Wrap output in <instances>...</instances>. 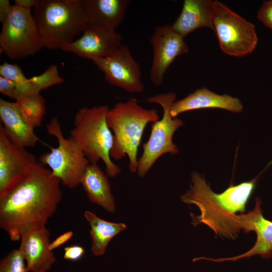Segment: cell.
Segmentation results:
<instances>
[{
	"mask_svg": "<svg viewBox=\"0 0 272 272\" xmlns=\"http://www.w3.org/2000/svg\"><path fill=\"white\" fill-rule=\"evenodd\" d=\"M60 183L37 162L0 194V227L11 241L46 227L62 199Z\"/></svg>",
	"mask_w": 272,
	"mask_h": 272,
	"instance_id": "6da1fadb",
	"label": "cell"
},
{
	"mask_svg": "<svg viewBox=\"0 0 272 272\" xmlns=\"http://www.w3.org/2000/svg\"><path fill=\"white\" fill-rule=\"evenodd\" d=\"M159 118L157 110L143 108L133 98L118 102L109 109L107 121L113 135L111 157L120 160L127 156L130 171L137 172L138 148L145 128Z\"/></svg>",
	"mask_w": 272,
	"mask_h": 272,
	"instance_id": "7a4b0ae2",
	"label": "cell"
},
{
	"mask_svg": "<svg viewBox=\"0 0 272 272\" xmlns=\"http://www.w3.org/2000/svg\"><path fill=\"white\" fill-rule=\"evenodd\" d=\"M32 15L49 49L73 42L88 24L80 0H38Z\"/></svg>",
	"mask_w": 272,
	"mask_h": 272,
	"instance_id": "3957f363",
	"label": "cell"
},
{
	"mask_svg": "<svg viewBox=\"0 0 272 272\" xmlns=\"http://www.w3.org/2000/svg\"><path fill=\"white\" fill-rule=\"evenodd\" d=\"M109 109L106 105L80 108L75 115L70 137L80 147L90 163L101 160L105 165L107 176L114 177L121 169L111 159L113 135L107 121Z\"/></svg>",
	"mask_w": 272,
	"mask_h": 272,
	"instance_id": "277c9868",
	"label": "cell"
},
{
	"mask_svg": "<svg viewBox=\"0 0 272 272\" xmlns=\"http://www.w3.org/2000/svg\"><path fill=\"white\" fill-rule=\"evenodd\" d=\"M46 131L55 137L58 142L56 147L42 154L38 162L47 165L61 183L70 189L80 184L83 175L90 163L80 147L71 137L65 138L58 119L54 117L46 125Z\"/></svg>",
	"mask_w": 272,
	"mask_h": 272,
	"instance_id": "5b68a950",
	"label": "cell"
},
{
	"mask_svg": "<svg viewBox=\"0 0 272 272\" xmlns=\"http://www.w3.org/2000/svg\"><path fill=\"white\" fill-rule=\"evenodd\" d=\"M176 98L175 93H167L155 95L147 99L148 103L161 106L163 115L161 119L152 123L149 140L143 145V153L138 160L137 170L140 177H144L163 155H175L179 152L178 147L173 142V137L184 122L179 118L172 117L170 113Z\"/></svg>",
	"mask_w": 272,
	"mask_h": 272,
	"instance_id": "8992f818",
	"label": "cell"
},
{
	"mask_svg": "<svg viewBox=\"0 0 272 272\" xmlns=\"http://www.w3.org/2000/svg\"><path fill=\"white\" fill-rule=\"evenodd\" d=\"M43 47L31 10L13 5L2 23L1 51L10 59L17 60L34 55Z\"/></svg>",
	"mask_w": 272,
	"mask_h": 272,
	"instance_id": "52a82bcc",
	"label": "cell"
},
{
	"mask_svg": "<svg viewBox=\"0 0 272 272\" xmlns=\"http://www.w3.org/2000/svg\"><path fill=\"white\" fill-rule=\"evenodd\" d=\"M214 31L226 54L240 57L252 53L258 37L254 24L218 1H214Z\"/></svg>",
	"mask_w": 272,
	"mask_h": 272,
	"instance_id": "ba28073f",
	"label": "cell"
},
{
	"mask_svg": "<svg viewBox=\"0 0 272 272\" xmlns=\"http://www.w3.org/2000/svg\"><path fill=\"white\" fill-rule=\"evenodd\" d=\"M93 62L103 72L105 80L110 85L130 93L144 91L140 65L127 45L122 44L110 55Z\"/></svg>",
	"mask_w": 272,
	"mask_h": 272,
	"instance_id": "9c48e42d",
	"label": "cell"
},
{
	"mask_svg": "<svg viewBox=\"0 0 272 272\" xmlns=\"http://www.w3.org/2000/svg\"><path fill=\"white\" fill-rule=\"evenodd\" d=\"M184 37L175 31L169 25L155 28L150 43L153 50L150 78L153 84L160 86L165 74L173 61L189 51Z\"/></svg>",
	"mask_w": 272,
	"mask_h": 272,
	"instance_id": "30bf717a",
	"label": "cell"
},
{
	"mask_svg": "<svg viewBox=\"0 0 272 272\" xmlns=\"http://www.w3.org/2000/svg\"><path fill=\"white\" fill-rule=\"evenodd\" d=\"M122 35L116 30L88 24L80 38L59 48L93 61L112 54L122 44Z\"/></svg>",
	"mask_w": 272,
	"mask_h": 272,
	"instance_id": "8fae6325",
	"label": "cell"
},
{
	"mask_svg": "<svg viewBox=\"0 0 272 272\" xmlns=\"http://www.w3.org/2000/svg\"><path fill=\"white\" fill-rule=\"evenodd\" d=\"M37 162L26 148L12 142L0 125V194Z\"/></svg>",
	"mask_w": 272,
	"mask_h": 272,
	"instance_id": "7c38bea8",
	"label": "cell"
},
{
	"mask_svg": "<svg viewBox=\"0 0 272 272\" xmlns=\"http://www.w3.org/2000/svg\"><path fill=\"white\" fill-rule=\"evenodd\" d=\"M50 235L45 227L22 236L19 248L26 262L27 272H46L55 262V257L49 248Z\"/></svg>",
	"mask_w": 272,
	"mask_h": 272,
	"instance_id": "4fadbf2b",
	"label": "cell"
},
{
	"mask_svg": "<svg viewBox=\"0 0 272 272\" xmlns=\"http://www.w3.org/2000/svg\"><path fill=\"white\" fill-rule=\"evenodd\" d=\"M203 108H220L240 113L243 106L237 98L227 94L219 95L202 87L175 101L171 107L170 113L172 117L176 118L183 112Z\"/></svg>",
	"mask_w": 272,
	"mask_h": 272,
	"instance_id": "5bb4252c",
	"label": "cell"
},
{
	"mask_svg": "<svg viewBox=\"0 0 272 272\" xmlns=\"http://www.w3.org/2000/svg\"><path fill=\"white\" fill-rule=\"evenodd\" d=\"M88 25L115 30L122 23L129 0H80Z\"/></svg>",
	"mask_w": 272,
	"mask_h": 272,
	"instance_id": "9a60e30c",
	"label": "cell"
},
{
	"mask_svg": "<svg viewBox=\"0 0 272 272\" xmlns=\"http://www.w3.org/2000/svg\"><path fill=\"white\" fill-rule=\"evenodd\" d=\"M0 118L8 138L14 143L25 147H34L39 141L32 126L20 112L15 102L0 99Z\"/></svg>",
	"mask_w": 272,
	"mask_h": 272,
	"instance_id": "2e32d148",
	"label": "cell"
},
{
	"mask_svg": "<svg viewBox=\"0 0 272 272\" xmlns=\"http://www.w3.org/2000/svg\"><path fill=\"white\" fill-rule=\"evenodd\" d=\"M214 11L212 0H184L181 13L171 27L184 37L200 28L214 31Z\"/></svg>",
	"mask_w": 272,
	"mask_h": 272,
	"instance_id": "e0dca14e",
	"label": "cell"
},
{
	"mask_svg": "<svg viewBox=\"0 0 272 272\" xmlns=\"http://www.w3.org/2000/svg\"><path fill=\"white\" fill-rule=\"evenodd\" d=\"M80 184L91 202L101 206L109 213L114 212L116 209L115 200L108 176L97 163L89 164L83 175Z\"/></svg>",
	"mask_w": 272,
	"mask_h": 272,
	"instance_id": "ac0fdd59",
	"label": "cell"
},
{
	"mask_svg": "<svg viewBox=\"0 0 272 272\" xmlns=\"http://www.w3.org/2000/svg\"><path fill=\"white\" fill-rule=\"evenodd\" d=\"M84 216L90 226L91 251L95 256L104 254L110 240L126 228L123 223L106 221L89 211H86Z\"/></svg>",
	"mask_w": 272,
	"mask_h": 272,
	"instance_id": "d6986e66",
	"label": "cell"
},
{
	"mask_svg": "<svg viewBox=\"0 0 272 272\" xmlns=\"http://www.w3.org/2000/svg\"><path fill=\"white\" fill-rule=\"evenodd\" d=\"M254 231L257 235L256 242L253 247L246 252L232 257L217 259L204 257V259L215 262L235 261L257 254L263 258H270L272 257V221L263 217L261 210L256 215Z\"/></svg>",
	"mask_w": 272,
	"mask_h": 272,
	"instance_id": "ffe728a7",
	"label": "cell"
},
{
	"mask_svg": "<svg viewBox=\"0 0 272 272\" xmlns=\"http://www.w3.org/2000/svg\"><path fill=\"white\" fill-rule=\"evenodd\" d=\"M256 179L231 185L220 194L213 192L216 202L224 210L232 214L245 211L246 203L255 185Z\"/></svg>",
	"mask_w": 272,
	"mask_h": 272,
	"instance_id": "44dd1931",
	"label": "cell"
},
{
	"mask_svg": "<svg viewBox=\"0 0 272 272\" xmlns=\"http://www.w3.org/2000/svg\"><path fill=\"white\" fill-rule=\"evenodd\" d=\"M15 103L22 115L34 128L41 125L46 112L45 100L40 93L22 97Z\"/></svg>",
	"mask_w": 272,
	"mask_h": 272,
	"instance_id": "7402d4cb",
	"label": "cell"
},
{
	"mask_svg": "<svg viewBox=\"0 0 272 272\" xmlns=\"http://www.w3.org/2000/svg\"><path fill=\"white\" fill-rule=\"evenodd\" d=\"M0 76L15 83V100L26 95L40 92L29 78L25 77L20 66L17 64L4 62L0 65Z\"/></svg>",
	"mask_w": 272,
	"mask_h": 272,
	"instance_id": "603a6c76",
	"label": "cell"
},
{
	"mask_svg": "<svg viewBox=\"0 0 272 272\" xmlns=\"http://www.w3.org/2000/svg\"><path fill=\"white\" fill-rule=\"evenodd\" d=\"M40 92L52 86L62 83L64 80L59 74L56 65H51L42 74L29 78Z\"/></svg>",
	"mask_w": 272,
	"mask_h": 272,
	"instance_id": "cb8c5ba5",
	"label": "cell"
},
{
	"mask_svg": "<svg viewBox=\"0 0 272 272\" xmlns=\"http://www.w3.org/2000/svg\"><path fill=\"white\" fill-rule=\"evenodd\" d=\"M25 258L21 251L15 249L1 259L0 272H27Z\"/></svg>",
	"mask_w": 272,
	"mask_h": 272,
	"instance_id": "d4e9b609",
	"label": "cell"
},
{
	"mask_svg": "<svg viewBox=\"0 0 272 272\" xmlns=\"http://www.w3.org/2000/svg\"><path fill=\"white\" fill-rule=\"evenodd\" d=\"M257 18L272 31V0L263 1L257 12Z\"/></svg>",
	"mask_w": 272,
	"mask_h": 272,
	"instance_id": "484cf974",
	"label": "cell"
},
{
	"mask_svg": "<svg viewBox=\"0 0 272 272\" xmlns=\"http://www.w3.org/2000/svg\"><path fill=\"white\" fill-rule=\"evenodd\" d=\"M85 253L84 248L79 245H73L64 248L63 258L72 261L79 260Z\"/></svg>",
	"mask_w": 272,
	"mask_h": 272,
	"instance_id": "4316f807",
	"label": "cell"
},
{
	"mask_svg": "<svg viewBox=\"0 0 272 272\" xmlns=\"http://www.w3.org/2000/svg\"><path fill=\"white\" fill-rule=\"evenodd\" d=\"M16 92L15 83L8 79L0 76V92L6 96L15 100Z\"/></svg>",
	"mask_w": 272,
	"mask_h": 272,
	"instance_id": "83f0119b",
	"label": "cell"
},
{
	"mask_svg": "<svg viewBox=\"0 0 272 272\" xmlns=\"http://www.w3.org/2000/svg\"><path fill=\"white\" fill-rule=\"evenodd\" d=\"M72 231H67L56 238L50 243L49 248L51 250L60 246L69 241L73 236Z\"/></svg>",
	"mask_w": 272,
	"mask_h": 272,
	"instance_id": "f1b7e54d",
	"label": "cell"
},
{
	"mask_svg": "<svg viewBox=\"0 0 272 272\" xmlns=\"http://www.w3.org/2000/svg\"><path fill=\"white\" fill-rule=\"evenodd\" d=\"M12 6L8 0L0 1V21L3 23L11 12Z\"/></svg>",
	"mask_w": 272,
	"mask_h": 272,
	"instance_id": "f546056e",
	"label": "cell"
},
{
	"mask_svg": "<svg viewBox=\"0 0 272 272\" xmlns=\"http://www.w3.org/2000/svg\"><path fill=\"white\" fill-rule=\"evenodd\" d=\"M14 2L17 6L31 10L36 6L38 0H15Z\"/></svg>",
	"mask_w": 272,
	"mask_h": 272,
	"instance_id": "4dcf8cb0",
	"label": "cell"
}]
</instances>
